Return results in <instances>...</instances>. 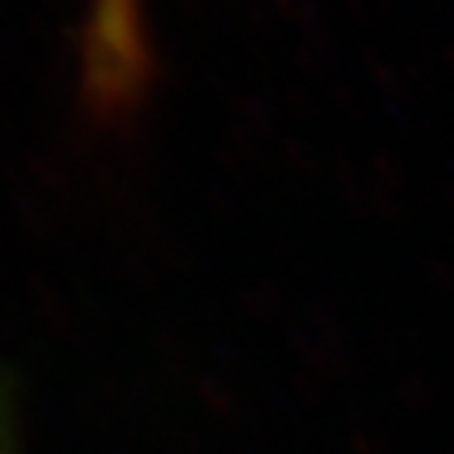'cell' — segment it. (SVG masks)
Here are the masks:
<instances>
[{"mask_svg": "<svg viewBox=\"0 0 454 454\" xmlns=\"http://www.w3.org/2000/svg\"><path fill=\"white\" fill-rule=\"evenodd\" d=\"M0 454H9V449H6V440H4V431H0Z\"/></svg>", "mask_w": 454, "mask_h": 454, "instance_id": "6da1fadb", "label": "cell"}]
</instances>
